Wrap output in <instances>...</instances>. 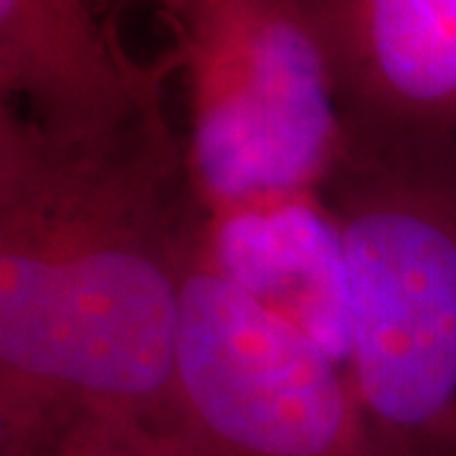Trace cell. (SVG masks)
<instances>
[{"label": "cell", "instance_id": "cell-1", "mask_svg": "<svg viewBox=\"0 0 456 456\" xmlns=\"http://www.w3.org/2000/svg\"><path fill=\"white\" fill-rule=\"evenodd\" d=\"M200 228L165 92L86 137L0 102V439L77 411L180 421Z\"/></svg>", "mask_w": 456, "mask_h": 456}, {"label": "cell", "instance_id": "cell-2", "mask_svg": "<svg viewBox=\"0 0 456 456\" xmlns=\"http://www.w3.org/2000/svg\"><path fill=\"white\" fill-rule=\"evenodd\" d=\"M340 226L353 386L393 456H456V142L347 145Z\"/></svg>", "mask_w": 456, "mask_h": 456}, {"label": "cell", "instance_id": "cell-3", "mask_svg": "<svg viewBox=\"0 0 456 456\" xmlns=\"http://www.w3.org/2000/svg\"><path fill=\"white\" fill-rule=\"evenodd\" d=\"M102 3H147L173 33L203 211L325 188L347 132L302 0Z\"/></svg>", "mask_w": 456, "mask_h": 456}, {"label": "cell", "instance_id": "cell-4", "mask_svg": "<svg viewBox=\"0 0 456 456\" xmlns=\"http://www.w3.org/2000/svg\"><path fill=\"white\" fill-rule=\"evenodd\" d=\"M178 408L206 456H393L338 360L198 251L183 294Z\"/></svg>", "mask_w": 456, "mask_h": 456}, {"label": "cell", "instance_id": "cell-5", "mask_svg": "<svg viewBox=\"0 0 456 456\" xmlns=\"http://www.w3.org/2000/svg\"><path fill=\"white\" fill-rule=\"evenodd\" d=\"M347 145L456 142V0H302Z\"/></svg>", "mask_w": 456, "mask_h": 456}, {"label": "cell", "instance_id": "cell-6", "mask_svg": "<svg viewBox=\"0 0 456 456\" xmlns=\"http://www.w3.org/2000/svg\"><path fill=\"white\" fill-rule=\"evenodd\" d=\"M173 71L170 49L134 61L102 0H0V102L53 134L112 130L163 94Z\"/></svg>", "mask_w": 456, "mask_h": 456}, {"label": "cell", "instance_id": "cell-7", "mask_svg": "<svg viewBox=\"0 0 456 456\" xmlns=\"http://www.w3.org/2000/svg\"><path fill=\"white\" fill-rule=\"evenodd\" d=\"M198 256L297 327L353 380V307L340 226L322 191L203 211Z\"/></svg>", "mask_w": 456, "mask_h": 456}, {"label": "cell", "instance_id": "cell-8", "mask_svg": "<svg viewBox=\"0 0 456 456\" xmlns=\"http://www.w3.org/2000/svg\"><path fill=\"white\" fill-rule=\"evenodd\" d=\"M0 456H206L180 421L77 411L0 439Z\"/></svg>", "mask_w": 456, "mask_h": 456}]
</instances>
